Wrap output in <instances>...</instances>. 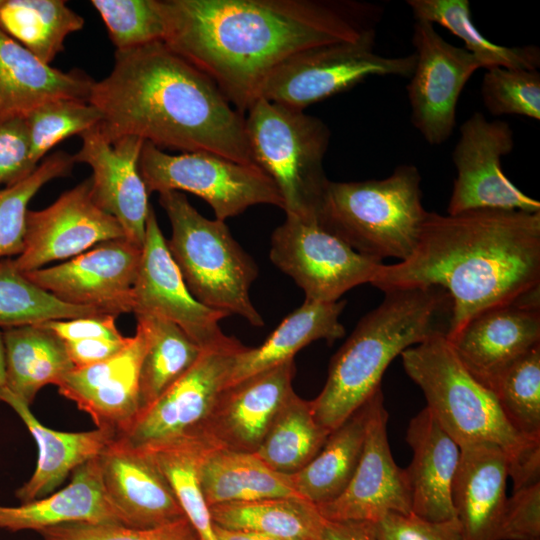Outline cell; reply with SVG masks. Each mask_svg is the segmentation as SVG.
Masks as SVG:
<instances>
[{"label":"cell","instance_id":"obj_5","mask_svg":"<svg viewBox=\"0 0 540 540\" xmlns=\"http://www.w3.org/2000/svg\"><path fill=\"white\" fill-rule=\"evenodd\" d=\"M407 375L422 390L426 408L462 447L488 442L506 454L514 490L540 482V440L518 433L494 393L459 360L446 336L432 337L401 353Z\"/></svg>","mask_w":540,"mask_h":540},{"label":"cell","instance_id":"obj_36","mask_svg":"<svg viewBox=\"0 0 540 540\" xmlns=\"http://www.w3.org/2000/svg\"><path fill=\"white\" fill-rule=\"evenodd\" d=\"M415 20L438 24L465 44V49L481 63L482 68L494 67L537 70L540 50L536 45L508 47L486 39L475 27L468 0H408Z\"/></svg>","mask_w":540,"mask_h":540},{"label":"cell","instance_id":"obj_28","mask_svg":"<svg viewBox=\"0 0 540 540\" xmlns=\"http://www.w3.org/2000/svg\"><path fill=\"white\" fill-rule=\"evenodd\" d=\"M93 82L51 67L0 29V115L26 114L58 99L88 101Z\"/></svg>","mask_w":540,"mask_h":540},{"label":"cell","instance_id":"obj_13","mask_svg":"<svg viewBox=\"0 0 540 540\" xmlns=\"http://www.w3.org/2000/svg\"><path fill=\"white\" fill-rule=\"evenodd\" d=\"M514 145V132L506 121H489L475 112L462 123L452 153L457 176L447 207L449 215L474 210L540 212V202L523 193L502 170L501 158Z\"/></svg>","mask_w":540,"mask_h":540},{"label":"cell","instance_id":"obj_4","mask_svg":"<svg viewBox=\"0 0 540 540\" xmlns=\"http://www.w3.org/2000/svg\"><path fill=\"white\" fill-rule=\"evenodd\" d=\"M332 357L320 394L310 401L317 422L332 432L379 389L395 357L432 337L447 336L453 303L439 286L385 291Z\"/></svg>","mask_w":540,"mask_h":540},{"label":"cell","instance_id":"obj_43","mask_svg":"<svg viewBox=\"0 0 540 540\" xmlns=\"http://www.w3.org/2000/svg\"><path fill=\"white\" fill-rule=\"evenodd\" d=\"M116 50L163 42L167 32L164 1L92 0Z\"/></svg>","mask_w":540,"mask_h":540},{"label":"cell","instance_id":"obj_50","mask_svg":"<svg viewBox=\"0 0 540 540\" xmlns=\"http://www.w3.org/2000/svg\"><path fill=\"white\" fill-rule=\"evenodd\" d=\"M131 337L120 339H87L65 342L68 356L74 368H80L105 361L123 351Z\"/></svg>","mask_w":540,"mask_h":540},{"label":"cell","instance_id":"obj_26","mask_svg":"<svg viewBox=\"0 0 540 540\" xmlns=\"http://www.w3.org/2000/svg\"><path fill=\"white\" fill-rule=\"evenodd\" d=\"M69 523L121 524L105 494L98 456L74 470L61 490L19 506L0 505L2 530L39 532Z\"/></svg>","mask_w":540,"mask_h":540},{"label":"cell","instance_id":"obj_38","mask_svg":"<svg viewBox=\"0 0 540 540\" xmlns=\"http://www.w3.org/2000/svg\"><path fill=\"white\" fill-rule=\"evenodd\" d=\"M108 314L89 306L65 303L29 280L11 258L0 261V327L37 325L51 320Z\"/></svg>","mask_w":540,"mask_h":540},{"label":"cell","instance_id":"obj_22","mask_svg":"<svg viewBox=\"0 0 540 540\" xmlns=\"http://www.w3.org/2000/svg\"><path fill=\"white\" fill-rule=\"evenodd\" d=\"M107 499L122 525L153 528L185 516L152 455L116 439L98 455Z\"/></svg>","mask_w":540,"mask_h":540},{"label":"cell","instance_id":"obj_45","mask_svg":"<svg viewBox=\"0 0 540 540\" xmlns=\"http://www.w3.org/2000/svg\"><path fill=\"white\" fill-rule=\"evenodd\" d=\"M39 533L42 540H200L187 517L153 528L69 523L46 528Z\"/></svg>","mask_w":540,"mask_h":540},{"label":"cell","instance_id":"obj_12","mask_svg":"<svg viewBox=\"0 0 540 540\" xmlns=\"http://www.w3.org/2000/svg\"><path fill=\"white\" fill-rule=\"evenodd\" d=\"M270 244L272 263L314 302H336L350 289L371 284L383 263L357 252L317 219L286 215Z\"/></svg>","mask_w":540,"mask_h":540},{"label":"cell","instance_id":"obj_8","mask_svg":"<svg viewBox=\"0 0 540 540\" xmlns=\"http://www.w3.org/2000/svg\"><path fill=\"white\" fill-rule=\"evenodd\" d=\"M244 116L254 163L275 183L287 216L317 219L330 180L323 159L328 126L301 110L259 98Z\"/></svg>","mask_w":540,"mask_h":540},{"label":"cell","instance_id":"obj_17","mask_svg":"<svg viewBox=\"0 0 540 540\" xmlns=\"http://www.w3.org/2000/svg\"><path fill=\"white\" fill-rule=\"evenodd\" d=\"M120 238H125L121 225L95 203L89 178L61 194L50 206L28 210L24 249L12 261L26 273Z\"/></svg>","mask_w":540,"mask_h":540},{"label":"cell","instance_id":"obj_2","mask_svg":"<svg viewBox=\"0 0 540 540\" xmlns=\"http://www.w3.org/2000/svg\"><path fill=\"white\" fill-rule=\"evenodd\" d=\"M371 285L445 289L453 303L450 339L483 311L540 290V212H428L412 254L382 263Z\"/></svg>","mask_w":540,"mask_h":540},{"label":"cell","instance_id":"obj_33","mask_svg":"<svg viewBox=\"0 0 540 540\" xmlns=\"http://www.w3.org/2000/svg\"><path fill=\"white\" fill-rule=\"evenodd\" d=\"M215 525L280 540H321L323 517L301 497L271 498L209 507Z\"/></svg>","mask_w":540,"mask_h":540},{"label":"cell","instance_id":"obj_3","mask_svg":"<svg viewBox=\"0 0 540 540\" xmlns=\"http://www.w3.org/2000/svg\"><path fill=\"white\" fill-rule=\"evenodd\" d=\"M88 102L109 142L133 136L160 149L208 152L254 163L244 115L202 71L164 42L116 50L110 74L93 82Z\"/></svg>","mask_w":540,"mask_h":540},{"label":"cell","instance_id":"obj_24","mask_svg":"<svg viewBox=\"0 0 540 540\" xmlns=\"http://www.w3.org/2000/svg\"><path fill=\"white\" fill-rule=\"evenodd\" d=\"M406 441L412 449L404 469L412 512L433 521L456 517L451 490L460 447L425 407L409 422Z\"/></svg>","mask_w":540,"mask_h":540},{"label":"cell","instance_id":"obj_39","mask_svg":"<svg viewBox=\"0 0 540 540\" xmlns=\"http://www.w3.org/2000/svg\"><path fill=\"white\" fill-rule=\"evenodd\" d=\"M208 448L212 447L202 441H190L147 452L168 480L200 540H218L199 480L200 461Z\"/></svg>","mask_w":540,"mask_h":540},{"label":"cell","instance_id":"obj_51","mask_svg":"<svg viewBox=\"0 0 540 540\" xmlns=\"http://www.w3.org/2000/svg\"><path fill=\"white\" fill-rule=\"evenodd\" d=\"M321 540H377V537L371 522L323 518Z\"/></svg>","mask_w":540,"mask_h":540},{"label":"cell","instance_id":"obj_41","mask_svg":"<svg viewBox=\"0 0 540 540\" xmlns=\"http://www.w3.org/2000/svg\"><path fill=\"white\" fill-rule=\"evenodd\" d=\"M74 163L73 155L57 151L46 156L26 179L0 189V258L22 253L30 200L49 181L67 176Z\"/></svg>","mask_w":540,"mask_h":540},{"label":"cell","instance_id":"obj_9","mask_svg":"<svg viewBox=\"0 0 540 540\" xmlns=\"http://www.w3.org/2000/svg\"><path fill=\"white\" fill-rule=\"evenodd\" d=\"M139 171L149 194L192 193L205 200L221 221L254 205L284 207L275 183L257 165L238 163L208 152L172 155L144 142Z\"/></svg>","mask_w":540,"mask_h":540},{"label":"cell","instance_id":"obj_53","mask_svg":"<svg viewBox=\"0 0 540 540\" xmlns=\"http://www.w3.org/2000/svg\"><path fill=\"white\" fill-rule=\"evenodd\" d=\"M255 540H280V539L255 533Z\"/></svg>","mask_w":540,"mask_h":540},{"label":"cell","instance_id":"obj_32","mask_svg":"<svg viewBox=\"0 0 540 540\" xmlns=\"http://www.w3.org/2000/svg\"><path fill=\"white\" fill-rule=\"evenodd\" d=\"M368 401L328 436L311 461L288 475L298 496L319 506L333 501L348 486L363 450Z\"/></svg>","mask_w":540,"mask_h":540},{"label":"cell","instance_id":"obj_44","mask_svg":"<svg viewBox=\"0 0 540 540\" xmlns=\"http://www.w3.org/2000/svg\"><path fill=\"white\" fill-rule=\"evenodd\" d=\"M480 92L486 109L494 116L540 119V73L537 70L487 69Z\"/></svg>","mask_w":540,"mask_h":540},{"label":"cell","instance_id":"obj_10","mask_svg":"<svg viewBox=\"0 0 540 540\" xmlns=\"http://www.w3.org/2000/svg\"><path fill=\"white\" fill-rule=\"evenodd\" d=\"M375 44L376 33L302 51L269 76L260 98L303 111L371 76L411 77L414 53L387 57L375 52Z\"/></svg>","mask_w":540,"mask_h":540},{"label":"cell","instance_id":"obj_48","mask_svg":"<svg viewBox=\"0 0 540 540\" xmlns=\"http://www.w3.org/2000/svg\"><path fill=\"white\" fill-rule=\"evenodd\" d=\"M497 540H540V482L507 497Z\"/></svg>","mask_w":540,"mask_h":540},{"label":"cell","instance_id":"obj_47","mask_svg":"<svg viewBox=\"0 0 540 540\" xmlns=\"http://www.w3.org/2000/svg\"><path fill=\"white\" fill-rule=\"evenodd\" d=\"M377 540H463L458 519L428 520L413 512H390L373 523Z\"/></svg>","mask_w":540,"mask_h":540},{"label":"cell","instance_id":"obj_20","mask_svg":"<svg viewBox=\"0 0 540 540\" xmlns=\"http://www.w3.org/2000/svg\"><path fill=\"white\" fill-rule=\"evenodd\" d=\"M82 145L75 163L92 169L91 194L95 203L121 225L125 238L142 247L150 205L149 193L139 171L144 141L126 136L109 142L97 126L80 135Z\"/></svg>","mask_w":540,"mask_h":540},{"label":"cell","instance_id":"obj_23","mask_svg":"<svg viewBox=\"0 0 540 540\" xmlns=\"http://www.w3.org/2000/svg\"><path fill=\"white\" fill-rule=\"evenodd\" d=\"M508 477L507 457L499 446L481 442L460 447L451 498L463 540H497Z\"/></svg>","mask_w":540,"mask_h":540},{"label":"cell","instance_id":"obj_1","mask_svg":"<svg viewBox=\"0 0 540 540\" xmlns=\"http://www.w3.org/2000/svg\"><path fill=\"white\" fill-rule=\"evenodd\" d=\"M164 43L241 114L269 76L307 49L376 33L384 7L345 0H164Z\"/></svg>","mask_w":540,"mask_h":540},{"label":"cell","instance_id":"obj_46","mask_svg":"<svg viewBox=\"0 0 540 540\" xmlns=\"http://www.w3.org/2000/svg\"><path fill=\"white\" fill-rule=\"evenodd\" d=\"M37 167L24 114L0 115V189L26 179Z\"/></svg>","mask_w":540,"mask_h":540},{"label":"cell","instance_id":"obj_40","mask_svg":"<svg viewBox=\"0 0 540 540\" xmlns=\"http://www.w3.org/2000/svg\"><path fill=\"white\" fill-rule=\"evenodd\" d=\"M490 390L510 425L540 440V344L500 373Z\"/></svg>","mask_w":540,"mask_h":540},{"label":"cell","instance_id":"obj_34","mask_svg":"<svg viewBox=\"0 0 540 540\" xmlns=\"http://www.w3.org/2000/svg\"><path fill=\"white\" fill-rule=\"evenodd\" d=\"M136 319L146 335L139 372L141 413L191 368L202 349L169 320L149 314H136Z\"/></svg>","mask_w":540,"mask_h":540},{"label":"cell","instance_id":"obj_11","mask_svg":"<svg viewBox=\"0 0 540 540\" xmlns=\"http://www.w3.org/2000/svg\"><path fill=\"white\" fill-rule=\"evenodd\" d=\"M245 348L241 344L202 350L191 368L114 439L146 451L204 442L207 421L226 387L236 356Z\"/></svg>","mask_w":540,"mask_h":540},{"label":"cell","instance_id":"obj_52","mask_svg":"<svg viewBox=\"0 0 540 540\" xmlns=\"http://www.w3.org/2000/svg\"><path fill=\"white\" fill-rule=\"evenodd\" d=\"M6 382V360L3 332L0 329V387L5 386Z\"/></svg>","mask_w":540,"mask_h":540},{"label":"cell","instance_id":"obj_6","mask_svg":"<svg viewBox=\"0 0 540 540\" xmlns=\"http://www.w3.org/2000/svg\"><path fill=\"white\" fill-rule=\"evenodd\" d=\"M420 183L411 164L383 179L329 181L317 220L363 255L403 261L414 251L428 213Z\"/></svg>","mask_w":540,"mask_h":540},{"label":"cell","instance_id":"obj_27","mask_svg":"<svg viewBox=\"0 0 540 540\" xmlns=\"http://www.w3.org/2000/svg\"><path fill=\"white\" fill-rule=\"evenodd\" d=\"M145 348L146 335L137 324L123 351L80 371L79 384L85 396L76 405L90 415L97 428L116 436L139 414V372Z\"/></svg>","mask_w":540,"mask_h":540},{"label":"cell","instance_id":"obj_21","mask_svg":"<svg viewBox=\"0 0 540 540\" xmlns=\"http://www.w3.org/2000/svg\"><path fill=\"white\" fill-rule=\"evenodd\" d=\"M448 341L471 375L490 389L500 373L540 344V290L483 311Z\"/></svg>","mask_w":540,"mask_h":540},{"label":"cell","instance_id":"obj_7","mask_svg":"<svg viewBox=\"0 0 540 540\" xmlns=\"http://www.w3.org/2000/svg\"><path fill=\"white\" fill-rule=\"evenodd\" d=\"M159 203L171 224L167 247L192 296L213 310L264 326L249 295L258 267L225 222L205 218L178 191L159 193Z\"/></svg>","mask_w":540,"mask_h":540},{"label":"cell","instance_id":"obj_29","mask_svg":"<svg viewBox=\"0 0 540 540\" xmlns=\"http://www.w3.org/2000/svg\"><path fill=\"white\" fill-rule=\"evenodd\" d=\"M345 304V301L326 303L305 300L261 346L246 347L236 356L226 387L294 358L300 349L313 341L324 339L331 344L343 337L345 328L339 316Z\"/></svg>","mask_w":540,"mask_h":540},{"label":"cell","instance_id":"obj_31","mask_svg":"<svg viewBox=\"0 0 540 540\" xmlns=\"http://www.w3.org/2000/svg\"><path fill=\"white\" fill-rule=\"evenodd\" d=\"M2 332L4 387L28 405L44 386L57 385L74 368L65 342L42 324L4 328Z\"/></svg>","mask_w":540,"mask_h":540},{"label":"cell","instance_id":"obj_15","mask_svg":"<svg viewBox=\"0 0 540 540\" xmlns=\"http://www.w3.org/2000/svg\"><path fill=\"white\" fill-rule=\"evenodd\" d=\"M132 312L175 323L202 350L241 345L220 328L219 322L228 315L203 305L190 293L169 252L152 207L146 220L141 260L133 287Z\"/></svg>","mask_w":540,"mask_h":540},{"label":"cell","instance_id":"obj_42","mask_svg":"<svg viewBox=\"0 0 540 540\" xmlns=\"http://www.w3.org/2000/svg\"><path fill=\"white\" fill-rule=\"evenodd\" d=\"M31 147V160L38 166L58 143L97 126L101 114L88 101L58 99L24 114Z\"/></svg>","mask_w":540,"mask_h":540},{"label":"cell","instance_id":"obj_18","mask_svg":"<svg viewBox=\"0 0 540 540\" xmlns=\"http://www.w3.org/2000/svg\"><path fill=\"white\" fill-rule=\"evenodd\" d=\"M368 406L363 450L352 479L340 496L316 506L325 519L375 523L390 512H412L405 471L390 451L381 389L368 400Z\"/></svg>","mask_w":540,"mask_h":540},{"label":"cell","instance_id":"obj_49","mask_svg":"<svg viewBox=\"0 0 540 540\" xmlns=\"http://www.w3.org/2000/svg\"><path fill=\"white\" fill-rule=\"evenodd\" d=\"M116 315L101 314L67 320H51L41 323L64 342L87 339H120L124 336L116 325Z\"/></svg>","mask_w":540,"mask_h":540},{"label":"cell","instance_id":"obj_37","mask_svg":"<svg viewBox=\"0 0 540 540\" xmlns=\"http://www.w3.org/2000/svg\"><path fill=\"white\" fill-rule=\"evenodd\" d=\"M330 433L315 419L310 401L294 393L255 454L272 470L292 475L311 461Z\"/></svg>","mask_w":540,"mask_h":540},{"label":"cell","instance_id":"obj_19","mask_svg":"<svg viewBox=\"0 0 540 540\" xmlns=\"http://www.w3.org/2000/svg\"><path fill=\"white\" fill-rule=\"evenodd\" d=\"M294 375L292 358L223 389L205 426L204 443L212 448L255 453L295 393Z\"/></svg>","mask_w":540,"mask_h":540},{"label":"cell","instance_id":"obj_14","mask_svg":"<svg viewBox=\"0 0 540 540\" xmlns=\"http://www.w3.org/2000/svg\"><path fill=\"white\" fill-rule=\"evenodd\" d=\"M412 44L416 57L407 95L411 121L430 145H440L452 135L460 94L474 72L482 68L465 48L447 42L434 25L416 20Z\"/></svg>","mask_w":540,"mask_h":540},{"label":"cell","instance_id":"obj_16","mask_svg":"<svg viewBox=\"0 0 540 540\" xmlns=\"http://www.w3.org/2000/svg\"><path fill=\"white\" fill-rule=\"evenodd\" d=\"M142 247L126 238L99 243L68 261L24 273L59 300L118 316L132 312Z\"/></svg>","mask_w":540,"mask_h":540},{"label":"cell","instance_id":"obj_25","mask_svg":"<svg viewBox=\"0 0 540 540\" xmlns=\"http://www.w3.org/2000/svg\"><path fill=\"white\" fill-rule=\"evenodd\" d=\"M0 402L14 410L38 447L37 465L32 476L15 492L21 503L52 493L71 472L96 458L115 438L113 432L102 428L82 432L50 429L34 416L30 405L4 386L0 387Z\"/></svg>","mask_w":540,"mask_h":540},{"label":"cell","instance_id":"obj_35","mask_svg":"<svg viewBox=\"0 0 540 540\" xmlns=\"http://www.w3.org/2000/svg\"><path fill=\"white\" fill-rule=\"evenodd\" d=\"M83 26L63 0H0V29L49 65Z\"/></svg>","mask_w":540,"mask_h":540},{"label":"cell","instance_id":"obj_30","mask_svg":"<svg viewBox=\"0 0 540 540\" xmlns=\"http://www.w3.org/2000/svg\"><path fill=\"white\" fill-rule=\"evenodd\" d=\"M199 480L209 507L221 503L300 497L288 475L272 470L255 453L208 448L200 461Z\"/></svg>","mask_w":540,"mask_h":540}]
</instances>
